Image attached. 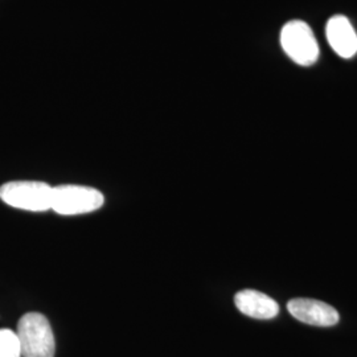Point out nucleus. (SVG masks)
I'll return each mask as SVG.
<instances>
[{
    "instance_id": "nucleus-2",
    "label": "nucleus",
    "mask_w": 357,
    "mask_h": 357,
    "mask_svg": "<svg viewBox=\"0 0 357 357\" xmlns=\"http://www.w3.org/2000/svg\"><path fill=\"white\" fill-rule=\"evenodd\" d=\"M52 190L44 181H8L0 187V199L17 209L45 212L51 209Z\"/></svg>"
},
{
    "instance_id": "nucleus-3",
    "label": "nucleus",
    "mask_w": 357,
    "mask_h": 357,
    "mask_svg": "<svg viewBox=\"0 0 357 357\" xmlns=\"http://www.w3.org/2000/svg\"><path fill=\"white\" fill-rule=\"evenodd\" d=\"M103 202L102 193L91 187L66 184L52 190L51 209L64 216L94 212L102 206Z\"/></svg>"
},
{
    "instance_id": "nucleus-1",
    "label": "nucleus",
    "mask_w": 357,
    "mask_h": 357,
    "mask_svg": "<svg viewBox=\"0 0 357 357\" xmlns=\"http://www.w3.org/2000/svg\"><path fill=\"white\" fill-rule=\"evenodd\" d=\"M16 335L23 357H54L56 343L48 319L38 312H28L19 320Z\"/></svg>"
},
{
    "instance_id": "nucleus-6",
    "label": "nucleus",
    "mask_w": 357,
    "mask_h": 357,
    "mask_svg": "<svg viewBox=\"0 0 357 357\" xmlns=\"http://www.w3.org/2000/svg\"><path fill=\"white\" fill-rule=\"evenodd\" d=\"M326 35L332 50L340 57L351 59L356 54V32L345 16H332L326 26Z\"/></svg>"
},
{
    "instance_id": "nucleus-7",
    "label": "nucleus",
    "mask_w": 357,
    "mask_h": 357,
    "mask_svg": "<svg viewBox=\"0 0 357 357\" xmlns=\"http://www.w3.org/2000/svg\"><path fill=\"white\" fill-rule=\"evenodd\" d=\"M234 303L243 315L255 319H273L280 312V305L273 298L255 290H243L236 294Z\"/></svg>"
},
{
    "instance_id": "nucleus-4",
    "label": "nucleus",
    "mask_w": 357,
    "mask_h": 357,
    "mask_svg": "<svg viewBox=\"0 0 357 357\" xmlns=\"http://www.w3.org/2000/svg\"><path fill=\"white\" fill-rule=\"evenodd\" d=\"M281 45L294 63L310 66L319 57V47L311 28L305 22L291 20L282 28Z\"/></svg>"
},
{
    "instance_id": "nucleus-5",
    "label": "nucleus",
    "mask_w": 357,
    "mask_h": 357,
    "mask_svg": "<svg viewBox=\"0 0 357 357\" xmlns=\"http://www.w3.org/2000/svg\"><path fill=\"white\" fill-rule=\"evenodd\" d=\"M287 310L294 318L317 327H332L339 323L336 308L315 299L295 298L287 303Z\"/></svg>"
},
{
    "instance_id": "nucleus-8",
    "label": "nucleus",
    "mask_w": 357,
    "mask_h": 357,
    "mask_svg": "<svg viewBox=\"0 0 357 357\" xmlns=\"http://www.w3.org/2000/svg\"><path fill=\"white\" fill-rule=\"evenodd\" d=\"M0 357H22L19 337L13 330H0Z\"/></svg>"
}]
</instances>
